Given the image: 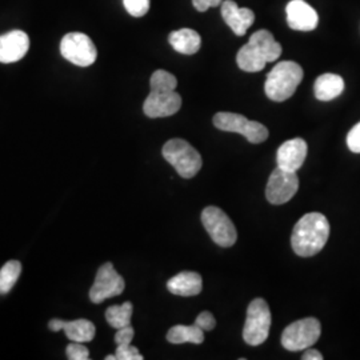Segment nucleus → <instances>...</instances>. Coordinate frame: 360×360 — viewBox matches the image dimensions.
<instances>
[{
	"label": "nucleus",
	"instance_id": "obj_1",
	"mask_svg": "<svg viewBox=\"0 0 360 360\" xmlns=\"http://www.w3.org/2000/svg\"><path fill=\"white\" fill-rule=\"evenodd\" d=\"M330 236V223L319 212L306 214L297 221L291 236L296 255L309 257L321 252Z\"/></svg>",
	"mask_w": 360,
	"mask_h": 360
},
{
	"label": "nucleus",
	"instance_id": "obj_2",
	"mask_svg": "<svg viewBox=\"0 0 360 360\" xmlns=\"http://www.w3.org/2000/svg\"><path fill=\"white\" fill-rule=\"evenodd\" d=\"M302 80L303 68L300 65L291 60L279 62L267 75L264 84L266 95L274 102H284L295 94Z\"/></svg>",
	"mask_w": 360,
	"mask_h": 360
},
{
	"label": "nucleus",
	"instance_id": "obj_3",
	"mask_svg": "<svg viewBox=\"0 0 360 360\" xmlns=\"http://www.w3.org/2000/svg\"><path fill=\"white\" fill-rule=\"evenodd\" d=\"M163 158L181 178L191 179L202 168V156L184 139H171L162 150Z\"/></svg>",
	"mask_w": 360,
	"mask_h": 360
},
{
	"label": "nucleus",
	"instance_id": "obj_4",
	"mask_svg": "<svg viewBox=\"0 0 360 360\" xmlns=\"http://www.w3.org/2000/svg\"><path fill=\"white\" fill-rule=\"evenodd\" d=\"M271 328V311L264 299H254L248 309L243 328V339L250 346H259L269 338Z\"/></svg>",
	"mask_w": 360,
	"mask_h": 360
},
{
	"label": "nucleus",
	"instance_id": "obj_5",
	"mask_svg": "<svg viewBox=\"0 0 360 360\" xmlns=\"http://www.w3.org/2000/svg\"><path fill=\"white\" fill-rule=\"evenodd\" d=\"M214 126L220 131L240 134L252 144L263 143L269 138V129L266 126L233 112H218L214 116Z\"/></svg>",
	"mask_w": 360,
	"mask_h": 360
},
{
	"label": "nucleus",
	"instance_id": "obj_6",
	"mask_svg": "<svg viewBox=\"0 0 360 360\" xmlns=\"http://www.w3.org/2000/svg\"><path fill=\"white\" fill-rule=\"evenodd\" d=\"M202 223L211 239L220 247H231L236 243L238 232L229 215L219 207L210 206L202 212Z\"/></svg>",
	"mask_w": 360,
	"mask_h": 360
},
{
	"label": "nucleus",
	"instance_id": "obj_7",
	"mask_svg": "<svg viewBox=\"0 0 360 360\" xmlns=\"http://www.w3.org/2000/svg\"><path fill=\"white\" fill-rule=\"evenodd\" d=\"M322 334L321 323L315 318H306L291 323L282 334V345L288 351H302L318 342Z\"/></svg>",
	"mask_w": 360,
	"mask_h": 360
},
{
	"label": "nucleus",
	"instance_id": "obj_8",
	"mask_svg": "<svg viewBox=\"0 0 360 360\" xmlns=\"http://www.w3.org/2000/svg\"><path fill=\"white\" fill-rule=\"evenodd\" d=\"M60 53L77 67H90L96 62L98 50L90 37L82 32H70L60 41Z\"/></svg>",
	"mask_w": 360,
	"mask_h": 360
},
{
	"label": "nucleus",
	"instance_id": "obj_9",
	"mask_svg": "<svg viewBox=\"0 0 360 360\" xmlns=\"http://www.w3.org/2000/svg\"><path fill=\"white\" fill-rule=\"evenodd\" d=\"M124 279L117 274L112 263H104L98 270L95 282L90 290V299L92 303H102L110 297L119 296L124 291Z\"/></svg>",
	"mask_w": 360,
	"mask_h": 360
},
{
	"label": "nucleus",
	"instance_id": "obj_10",
	"mask_svg": "<svg viewBox=\"0 0 360 360\" xmlns=\"http://www.w3.org/2000/svg\"><path fill=\"white\" fill-rule=\"evenodd\" d=\"M299 188V179L296 172L276 167L266 187V198L271 205L281 206L290 202Z\"/></svg>",
	"mask_w": 360,
	"mask_h": 360
},
{
	"label": "nucleus",
	"instance_id": "obj_11",
	"mask_svg": "<svg viewBox=\"0 0 360 360\" xmlns=\"http://www.w3.org/2000/svg\"><path fill=\"white\" fill-rule=\"evenodd\" d=\"M181 107V96L176 91H151L143 104L146 116L167 117L175 115Z\"/></svg>",
	"mask_w": 360,
	"mask_h": 360
},
{
	"label": "nucleus",
	"instance_id": "obj_12",
	"mask_svg": "<svg viewBox=\"0 0 360 360\" xmlns=\"http://www.w3.org/2000/svg\"><path fill=\"white\" fill-rule=\"evenodd\" d=\"M30 49V38L25 31L13 30L0 35V63L10 65L26 56Z\"/></svg>",
	"mask_w": 360,
	"mask_h": 360
},
{
	"label": "nucleus",
	"instance_id": "obj_13",
	"mask_svg": "<svg viewBox=\"0 0 360 360\" xmlns=\"http://www.w3.org/2000/svg\"><path fill=\"white\" fill-rule=\"evenodd\" d=\"M287 23L295 31H312L319 25V16L304 0H291L287 7Z\"/></svg>",
	"mask_w": 360,
	"mask_h": 360
},
{
	"label": "nucleus",
	"instance_id": "obj_14",
	"mask_svg": "<svg viewBox=\"0 0 360 360\" xmlns=\"http://www.w3.org/2000/svg\"><path fill=\"white\" fill-rule=\"evenodd\" d=\"M221 18L238 37H243L247 30L255 22L254 11L250 8L239 7L233 0H223Z\"/></svg>",
	"mask_w": 360,
	"mask_h": 360
},
{
	"label": "nucleus",
	"instance_id": "obj_15",
	"mask_svg": "<svg viewBox=\"0 0 360 360\" xmlns=\"http://www.w3.org/2000/svg\"><path fill=\"white\" fill-rule=\"evenodd\" d=\"M307 143L300 138L284 142L276 154L278 167L296 172L300 169L307 156Z\"/></svg>",
	"mask_w": 360,
	"mask_h": 360
},
{
	"label": "nucleus",
	"instance_id": "obj_16",
	"mask_svg": "<svg viewBox=\"0 0 360 360\" xmlns=\"http://www.w3.org/2000/svg\"><path fill=\"white\" fill-rule=\"evenodd\" d=\"M167 288L174 295H199L203 288V281L198 272L183 271L168 281Z\"/></svg>",
	"mask_w": 360,
	"mask_h": 360
},
{
	"label": "nucleus",
	"instance_id": "obj_17",
	"mask_svg": "<svg viewBox=\"0 0 360 360\" xmlns=\"http://www.w3.org/2000/svg\"><path fill=\"white\" fill-rule=\"evenodd\" d=\"M168 41L172 49L183 55H193L200 50L202 38L191 28H181L169 34Z\"/></svg>",
	"mask_w": 360,
	"mask_h": 360
},
{
	"label": "nucleus",
	"instance_id": "obj_18",
	"mask_svg": "<svg viewBox=\"0 0 360 360\" xmlns=\"http://www.w3.org/2000/svg\"><path fill=\"white\" fill-rule=\"evenodd\" d=\"M250 44H252L257 51L263 55V58L267 60V63L275 62L282 55V46L279 41H276L274 35L269 30H259L251 35L248 40Z\"/></svg>",
	"mask_w": 360,
	"mask_h": 360
},
{
	"label": "nucleus",
	"instance_id": "obj_19",
	"mask_svg": "<svg viewBox=\"0 0 360 360\" xmlns=\"http://www.w3.org/2000/svg\"><path fill=\"white\" fill-rule=\"evenodd\" d=\"M345 91L343 77L336 74H323L315 80L314 92L318 101L330 102Z\"/></svg>",
	"mask_w": 360,
	"mask_h": 360
},
{
	"label": "nucleus",
	"instance_id": "obj_20",
	"mask_svg": "<svg viewBox=\"0 0 360 360\" xmlns=\"http://www.w3.org/2000/svg\"><path fill=\"white\" fill-rule=\"evenodd\" d=\"M167 340L172 345L193 343L200 345L205 342V331L196 324L193 326H174L167 333Z\"/></svg>",
	"mask_w": 360,
	"mask_h": 360
},
{
	"label": "nucleus",
	"instance_id": "obj_21",
	"mask_svg": "<svg viewBox=\"0 0 360 360\" xmlns=\"http://www.w3.org/2000/svg\"><path fill=\"white\" fill-rule=\"evenodd\" d=\"M236 63L239 65V68L245 72H257L266 67L267 60L252 44L247 43L238 52Z\"/></svg>",
	"mask_w": 360,
	"mask_h": 360
},
{
	"label": "nucleus",
	"instance_id": "obj_22",
	"mask_svg": "<svg viewBox=\"0 0 360 360\" xmlns=\"http://www.w3.org/2000/svg\"><path fill=\"white\" fill-rule=\"evenodd\" d=\"M63 331L71 342H77V343H89L96 334V328L94 323L86 319L65 322Z\"/></svg>",
	"mask_w": 360,
	"mask_h": 360
},
{
	"label": "nucleus",
	"instance_id": "obj_23",
	"mask_svg": "<svg viewBox=\"0 0 360 360\" xmlns=\"http://www.w3.org/2000/svg\"><path fill=\"white\" fill-rule=\"evenodd\" d=\"M134 307L129 302L123 303L122 306H111L105 311V319L111 327L116 330L131 326V318H132Z\"/></svg>",
	"mask_w": 360,
	"mask_h": 360
},
{
	"label": "nucleus",
	"instance_id": "obj_24",
	"mask_svg": "<svg viewBox=\"0 0 360 360\" xmlns=\"http://www.w3.org/2000/svg\"><path fill=\"white\" fill-rule=\"evenodd\" d=\"M22 274V264L18 260L7 262L0 270V294H8Z\"/></svg>",
	"mask_w": 360,
	"mask_h": 360
},
{
	"label": "nucleus",
	"instance_id": "obj_25",
	"mask_svg": "<svg viewBox=\"0 0 360 360\" xmlns=\"http://www.w3.org/2000/svg\"><path fill=\"white\" fill-rule=\"evenodd\" d=\"M178 80L172 74L165 70H158L150 79L151 91H175Z\"/></svg>",
	"mask_w": 360,
	"mask_h": 360
},
{
	"label": "nucleus",
	"instance_id": "obj_26",
	"mask_svg": "<svg viewBox=\"0 0 360 360\" xmlns=\"http://www.w3.org/2000/svg\"><path fill=\"white\" fill-rule=\"evenodd\" d=\"M123 4L134 18H142L150 10V0H123Z\"/></svg>",
	"mask_w": 360,
	"mask_h": 360
},
{
	"label": "nucleus",
	"instance_id": "obj_27",
	"mask_svg": "<svg viewBox=\"0 0 360 360\" xmlns=\"http://www.w3.org/2000/svg\"><path fill=\"white\" fill-rule=\"evenodd\" d=\"M65 355L70 360H89L90 359V351L83 343L71 342L65 348Z\"/></svg>",
	"mask_w": 360,
	"mask_h": 360
},
{
	"label": "nucleus",
	"instance_id": "obj_28",
	"mask_svg": "<svg viewBox=\"0 0 360 360\" xmlns=\"http://www.w3.org/2000/svg\"><path fill=\"white\" fill-rule=\"evenodd\" d=\"M115 356L117 360H143L139 349L131 345H119L116 347Z\"/></svg>",
	"mask_w": 360,
	"mask_h": 360
},
{
	"label": "nucleus",
	"instance_id": "obj_29",
	"mask_svg": "<svg viewBox=\"0 0 360 360\" xmlns=\"http://www.w3.org/2000/svg\"><path fill=\"white\" fill-rule=\"evenodd\" d=\"M195 324H196L200 330H203V331L206 333V331H211V330L215 328L217 321H215V318H214V315H212L211 312L203 311V312H200L199 316L196 318Z\"/></svg>",
	"mask_w": 360,
	"mask_h": 360
},
{
	"label": "nucleus",
	"instance_id": "obj_30",
	"mask_svg": "<svg viewBox=\"0 0 360 360\" xmlns=\"http://www.w3.org/2000/svg\"><path fill=\"white\" fill-rule=\"evenodd\" d=\"M347 146L351 153L360 154V122L348 132Z\"/></svg>",
	"mask_w": 360,
	"mask_h": 360
},
{
	"label": "nucleus",
	"instance_id": "obj_31",
	"mask_svg": "<svg viewBox=\"0 0 360 360\" xmlns=\"http://www.w3.org/2000/svg\"><path fill=\"white\" fill-rule=\"evenodd\" d=\"M134 335H135V331H134V328L131 326L119 328L115 335L116 345L117 346L119 345H131V342L134 339Z\"/></svg>",
	"mask_w": 360,
	"mask_h": 360
},
{
	"label": "nucleus",
	"instance_id": "obj_32",
	"mask_svg": "<svg viewBox=\"0 0 360 360\" xmlns=\"http://www.w3.org/2000/svg\"><path fill=\"white\" fill-rule=\"evenodd\" d=\"M223 0H193V7L199 11V13H205L211 7H218L221 6Z\"/></svg>",
	"mask_w": 360,
	"mask_h": 360
},
{
	"label": "nucleus",
	"instance_id": "obj_33",
	"mask_svg": "<svg viewBox=\"0 0 360 360\" xmlns=\"http://www.w3.org/2000/svg\"><path fill=\"white\" fill-rule=\"evenodd\" d=\"M303 360H323V355L318 351V349H314V348H309L304 352V355L302 356Z\"/></svg>",
	"mask_w": 360,
	"mask_h": 360
},
{
	"label": "nucleus",
	"instance_id": "obj_34",
	"mask_svg": "<svg viewBox=\"0 0 360 360\" xmlns=\"http://www.w3.org/2000/svg\"><path fill=\"white\" fill-rule=\"evenodd\" d=\"M65 321H60V319H52L51 322L49 323V328L53 331V333H59V331H63L65 328Z\"/></svg>",
	"mask_w": 360,
	"mask_h": 360
},
{
	"label": "nucleus",
	"instance_id": "obj_35",
	"mask_svg": "<svg viewBox=\"0 0 360 360\" xmlns=\"http://www.w3.org/2000/svg\"><path fill=\"white\" fill-rule=\"evenodd\" d=\"M105 360H117V359H116L115 355H108V356H105Z\"/></svg>",
	"mask_w": 360,
	"mask_h": 360
}]
</instances>
